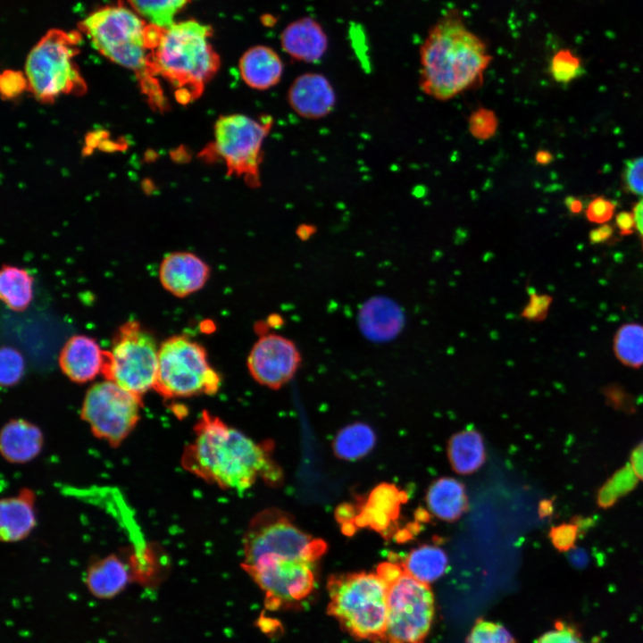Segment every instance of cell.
Wrapping results in <instances>:
<instances>
[{
    "label": "cell",
    "mask_w": 643,
    "mask_h": 643,
    "mask_svg": "<svg viewBox=\"0 0 643 643\" xmlns=\"http://www.w3.org/2000/svg\"><path fill=\"white\" fill-rule=\"evenodd\" d=\"M301 354L289 338L276 333H264L252 347L247 359L248 372L258 384L280 389L296 375Z\"/></svg>",
    "instance_id": "cell-14"
},
{
    "label": "cell",
    "mask_w": 643,
    "mask_h": 643,
    "mask_svg": "<svg viewBox=\"0 0 643 643\" xmlns=\"http://www.w3.org/2000/svg\"><path fill=\"white\" fill-rule=\"evenodd\" d=\"M633 215L636 222V230L639 232L643 248V198L633 207Z\"/></svg>",
    "instance_id": "cell-47"
},
{
    "label": "cell",
    "mask_w": 643,
    "mask_h": 643,
    "mask_svg": "<svg viewBox=\"0 0 643 643\" xmlns=\"http://www.w3.org/2000/svg\"><path fill=\"white\" fill-rule=\"evenodd\" d=\"M564 204L568 210L572 213H578L582 210V202L574 196H567Z\"/></svg>",
    "instance_id": "cell-48"
},
{
    "label": "cell",
    "mask_w": 643,
    "mask_h": 643,
    "mask_svg": "<svg viewBox=\"0 0 643 643\" xmlns=\"http://www.w3.org/2000/svg\"><path fill=\"white\" fill-rule=\"evenodd\" d=\"M159 348L154 336L137 321H128L117 330L110 350H104L101 373L143 398L154 388L158 370Z\"/></svg>",
    "instance_id": "cell-9"
},
{
    "label": "cell",
    "mask_w": 643,
    "mask_h": 643,
    "mask_svg": "<svg viewBox=\"0 0 643 643\" xmlns=\"http://www.w3.org/2000/svg\"><path fill=\"white\" fill-rule=\"evenodd\" d=\"M33 278L24 269L4 264L0 272V296L12 310L24 311L33 296Z\"/></svg>",
    "instance_id": "cell-27"
},
{
    "label": "cell",
    "mask_w": 643,
    "mask_h": 643,
    "mask_svg": "<svg viewBox=\"0 0 643 643\" xmlns=\"http://www.w3.org/2000/svg\"><path fill=\"white\" fill-rule=\"evenodd\" d=\"M213 29L195 20L174 22L163 29L152 52L154 76L164 78L175 97L187 104L196 100L221 67V58L210 42Z\"/></svg>",
    "instance_id": "cell-3"
},
{
    "label": "cell",
    "mask_w": 643,
    "mask_h": 643,
    "mask_svg": "<svg viewBox=\"0 0 643 643\" xmlns=\"http://www.w3.org/2000/svg\"><path fill=\"white\" fill-rule=\"evenodd\" d=\"M221 385V374L210 364L201 344L184 334L161 344L154 389L163 398L214 395Z\"/></svg>",
    "instance_id": "cell-8"
},
{
    "label": "cell",
    "mask_w": 643,
    "mask_h": 643,
    "mask_svg": "<svg viewBox=\"0 0 643 643\" xmlns=\"http://www.w3.org/2000/svg\"><path fill=\"white\" fill-rule=\"evenodd\" d=\"M280 45L291 58L313 63L327 51L328 38L319 22L304 17L289 23L281 32Z\"/></svg>",
    "instance_id": "cell-19"
},
{
    "label": "cell",
    "mask_w": 643,
    "mask_h": 643,
    "mask_svg": "<svg viewBox=\"0 0 643 643\" xmlns=\"http://www.w3.org/2000/svg\"><path fill=\"white\" fill-rule=\"evenodd\" d=\"M638 480L630 465L617 471L599 489L597 497L598 505L602 508L612 506L635 488Z\"/></svg>",
    "instance_id": "cell-31"
},
{
    "label": "cell",
    "mask_w": 643,
    "mask_h": 643,
    "mask_svg": "<svg viewBox=\"0 0 643 643\" xmlns=\"http://www.w3.org/2000/svg\"><path fill=\"white\" fill-rule=\"evenodd\" d=\"M357 321L366 338L373 342H388L400 334L405 318L402 308L394 300L377 296L363 304Z\"/></svg>",
    "instance_id": "cell-17"
},
{
    "label": "cell",
    "mask_w": 643,
    "mask_h": 643,
    "mask_svg": "<svg viewBox=\"0 0 643 643\" xmlns=\"http://www.w3.org/2000/svg\"><path fill=\"white\" fill-rule=\"evenodd\" d=\"M447 566V556L439 547L423 545L412 550L403 564L405 572L425 584L439 579Z\"/></svg>",
    "instance_id": "cell-26"
},
{
    "label": "cell",
    "mask_w": 643,
    "mask_h": 643,
    "mask_svg": "<svg viewBox=\"0 0 643 643\" xmlns=\"http://www.w3.org/2000/svg\"><path fill=\"white\" fill-rule=\"evenodd\" d=\"M630 467L638 479L643 480V441L631 452L630 457Z\"/></svg>",
    "instance_id": "cell-45"
},
{
    "label": "cell",
    "mask_w": 643,
    "mask_h": 643,
    "mask_svg": "<svg viewBox=\"0 0 643 643\" xmlns=\"http://www.w3.org/2000/svg\"><path fill=\"white\" fill-rule=\"evenodd\" d=\"M580 528L575 523H563L551 529L550 539L559 551H567L573 547L579 536Z\"/></svg>",
    "instance_id": "cell-38"
},
{
    "label": "cell",
    "mask_w": 643,
    "mask_h": 643,
    "mask_svg": "<svg viewBox=\"0 0 643 643\" xmlns=\"http://www.w3.org/2000/svg\"><path fill=\"white\" fill-rule=\"evenodd\" d=\"M535 643H584V640L574 623L557 620L553 628L539 636Z\"/></svg>",
    "instance_id": "cell-36"
},
{
    "label": "cell",
    "mask_w": 643,
    "mask_h": 643,
    "mask_svg": "<svg viewBox=\"0 0 643 643\" xmlns=\"http://www.w3.org/2000/svg\"><path fill=\"white\" fill-rule=\"evenodd\" d=\"M614 352L623 365L638 369L643 366V325L635 322L622 325L614 337Z\"/></svg>",
    "instance_id": "cell-29"
},
{
    "label": "cell",
    "mask_w": 643,
    "mask_h": 643,
    "mask_svg": "<svg viewBox=\"0 0 643 643\" xmlns=\"http://www.w3.org/2000/svg\"><path fill=\"white\" fill-rule=\"evenodd\" d=\"M314 563L266 556L242 564L243 569L264 593L269 609L292 606L305 600L315 587Z\"/></svg>",
    "instance_id": "cell-13"
},
{
    "label": "cell",
    "mask_w": 643,
    "mask_h": 643,
    "mask_svg": "<svg viewBox=\"0 0 643 643\" xmlns=\"http://www.w3.org/2000/svg\"><path fill=\"white\" fill-rule=\"evenodd\" d=\"M80 28L103 55L136 72L145 94L160 88L151 65L147 25L138 14L122 5L108 6L87 17Z\"/></svg>",
    "instance_id": "cell-4"
},
{
    "label": "cell",
    "mask_w": 643,
    "mask_h": 643,
    "mask_svg": "<svg viewBox=\"0 0 643 643\" xmlns=\"http://www.w3.org/2000/svg\"><path fill=\"white\" fill-rule=\"evenodd\" d=\"M104 350L88 336L71 337L59 355L63 372L72 381L83 383L93 380L102 372Z\"/></svg>",
    "instance_id": "cell-18"
},
{
    "label": "cell",
    "mask_w": 643,
    "mask_h": 643,
    "mask_svg": "<svg viewBox=\"0 0 643 643\" xmlns=\"http://www.w3.org/2000/svg\"><path fill=\"white\" fill-rule=\"evenodd\" d=\"M492 56L485 42L449 10L430 29L420 49V87L437 100H448L478 86Z\"/></svg>",
    "instance_id": "cell-2"
},
{
    "label": "cell",
    "mask_w": 643,
    "mask_h": 643,
    "mask_svg": "<svg viewBox=\"0 0 643 643\" xmlns=\"http://www.w3.org/2000/svg\"><path fill=\"white\" fill-rule=\"evenodd\" d=\"M435 615L428 584L405 572L388 585L387 624L382 643H423Z\"/></svg>",
    "instance_id": "cell-11"
},
{
    "label": "cell",
    "mask_w": 643,
    "mask_h": 643,
    "mask_svg": "<svg viewBox=\"0 0 643 643\" xmlns=\"http://www.w3.org/2000/svg\"><path fill=\"white\" fill-rule=\"evenodd\" d=\"M405 500V492H400L395 485L383 483L371 492L367 504L395 520L399 514L401 503Z\"/></svg>",
    "instance_id": "cell-33"
},
{
    "label": "cell",
    "mask_w": 643,
    "mask_h": 643,
    "mask_svg": "<svg viewBox=\"0 0 643 643\" xmlns=\"http://www.w3.org/2000/svg\"><path fill=\"white\" fill-rule=\"evenodd\" d=\"M535 296L536 302L532 300L523 314L530 319H542L543 316L547 314L551 300L550 297L547 296Z\"/></svg>",
    "instance_id": "cell-42"
},
{
    "label": "cell",
    "mask_w": 643,
    "mask_h": 643,
    "mask_svg": "<svg viewBox=\"0 0 643 643\" xmlns=\"http://www.w3.org/2000/svg\"><path fill=\"white\" fill-rule=\"evenodd\" d=\"M142 399L116 383L104 380L87 392L81 418L92 433L112 446L121 443L139 420Z\"/></svg>",
    "instance_id": "cell-12"
},
{
    "label": "cell",
    "mask_w": 643,
    "mask_h": 643,
    "mask_svg": "<svg viewBox=\"0 0 643 643\" xmlns=\"http://www.w3.org/2000/svg\"><path fill=\"white\" fill-rule=\"evenodd\" d=\"M328 613L351 636L382 643L388 614V584L376 572L332 575L327 583Z\"/></svg>",
    "instance_id": "cell-5"
},
{
    "label": "cell",
    "mask_w": 643,
    "mask_h": 643,
    "mask_svg": "<svg viewBox=\"0 0 643 643\" xmlns=\"http://www.w3.org/2000/svg\"><path fill=\"white\" fill-rule=\"evenodd\" d=\"M405 572L403 565L394 563H383L377 568V573L388 585Z\"/></svg>",
    "instance_id": "cell-43"
},
{
    "label": "cell",
    "mask_w": 643,
    "mask_h": 643,
    "mask_svg": "<svg viewBox=\"0 0 643 643\" xmlns=\"http://www.w3.org/2000/svg\"><path fill=\"white\" fill-rule=\"evenodd\" d=\"M613 233V227L605 223L590 231L589 240L592 244L604 243L612 237Z\"/></svg>",
    "instance_id": "cell-46"
},
{
    "label": "cell",
    "mask_w": 643,
    "mask_h": 643,
    "mask_svg": "<svg viewBox=\"0 0 643 643\" xmlns=\"http://www.w3.org/2000/svg\"><path fill=\"white\" fill-rule=\"evenodd\" d=\"M327 550V544L300 529L285 512L267 508L250 522L243 538L242 564L266 556L287 557L316 562Z\"/></svg>",
    "instance_id": "cell-10"
},
{
    "label": "cell",
    "mask_w": 643,
    "mask_h": 643,
    "mask_svg": "<svg viewBox=\"0 0 643 643\" xmlns=\"http://www.w3.org/2000/svg\"><path fill=\"white\" fill-rule=\"evenodd\" d=\"M210 275V266L190 252H173L165 255L159 270L163 287L177 297H185L202 289Z\"/></svg>",
    "instance_id": "cell-15"
},
{
    "label": "cell",
    "mask_w": 643,
    "mask_h": 643,
    "mask_svg": "<svg viewBox=\"0 0 643 643\" xmlns=\"http://www.w3.org/2000/svg\"><path fill=\"white\" fill-rule=\"evenodd\" d=\"M80 35L76 31L49 30L31 49L25 63L28 88L43 103L62 95L86 91L74 57Z\"/></svg>",
    "instance_id": "cell-7"
},
{
    "label": "cell",
    "mask_w": 643,
    "mask_h": 643,
    "mask_svg": "<svg viewBox=\"0 0 643 643\" xmlns=\"http://www.w3.org/2000/svg\"><path fill=\"white\" fill-rule=\"evenodd\" d=\"M26 87H28L26 77L20 71H6L1 77L2 94L7 98L16 96Z\"/></svg>",
    "instance_id": "cell-41"
},
{
    "label": "cell",
    "mask_w": 643,
    "mask_h": 643,
    "mask_svg": "<svg viewBox=\"0 0 643 643\" xmlns=\"http://www.w3.org/2000/svg\"><path fill=\"white\" fill-rule=\"evenodd\" d=\"M34 495L23 490L1 502V538L6 542L19 541L27 537L36 524Z\"/></svg>",
    "instance_id": "cell-22"
},
{
    "label": "cell",
    "mask_w": 643,
    "mask_h": 643,
    "mask_svg": "<svg viewBox=\"0 0 643 643\" xmlns=\"http://www.w3.org/2000/svg\"><path fill=\"white\" fill-rule=\"evenodd\" d=\"M615 204L603 196L592 199L587 206L586 217L595 223L605 224L614 215Z\"/></svg>",
    "instance_id": "cell-39"
},
{
    "label": "cell",
    "mask_w": 643,
    "mask_h": 643,
    "mask_svg": "<svg viewBox=\"0 0 643 643\" xmlns=\"http://www.w3.org/2000/svg\"><path fill=\"white\" fill-rule=\"evenodd\" d=\"M553 160V155L546 150L539 151L536 154V161L539 164H547Z\"/></svg>",
    "instance_id": "cell-49"
},
{
    "label": "cell",
    "mask_w": 643,
    "mask_h": 643,
    "mask_svg": "<svg viewBox=\"0 0 643 643\" xmlns=\"http://www.w3.org/2000/svg\"><path fill=\"white\" fill-rule=\"evenodd\" d=\"M452 467L461 474L477 471L485 461V448L480 434L466 430L454 435L448 446Z\"/></svg>",
    "instance_id": "cell-25"
},
{
    "label": "cell",
    "mask_w": 643,
    "mask_h": 643,
    "mask_svg": "<svg viewBox=\"0 0 643 643\" xmlns=\"http://www.w3.org/2000/svg\"><path fill=\"white\" fill-rule=\"evenodd\" d=\"M615 225L621 235H630L636 230L633 213L626 211L619 213L615 217Z\"/></svg>",
    "instance_id": "cell-44"
},
{
    "label": "cell",
    "mask_w": 643,
    "mask_h": 643,
    "mask_svg": "<svg viewBox=\"0 0 643 643\" xmlns=\"http://www.w3.org/2000/svg\"><path fill=\"white\" fill-rule=\"evenodd\" d=\"M622 178L629 192L643 196V156L626 163Z\"/></svg>",
    "instance_id": "cell-37"
},
{
    "label": "cell",
    "mask_w": 643,
    "mask_h": 643,
    "mask_svg": "<svg viewBox=\"0 0 643 643\" xmlns=\"http://www.w3.org/2000/svg\"><path fill=\"white\" fill-rule=\"evenodd\" d=\"M283 70L280 55L267 46L248 48L238 61L241 79L255 90H267L276 86L281 79Z\"/></svg>",
    "instance_id": "cell-20"
},
{
    "label": "cell",
    "mask_w": 643,
    "mask_h": 643,
    "mask_svg": "<svg viewBox=\"0 0 643 643\" xmlns=\"http://www.w3.org/2000/svg\"><path fill=\"white\" fill-rule=\"evenodd\" d=\"M42 446V432L29 422L13 420L2 429L1 453L11 463H24L30 461L38 455Z\"/></svg>",
    "instance_id": "cell-21"
},
{
    "label": "cell",
    "mask_w": 643,
    "mask_h": 643,
    "mask_svg": "<svg viewBox=\"0 0 643 643\" xmlns=\"http://www.w3.org/2000/svg\"><path fill=\"white\" fill-rule=\"evenodd\" d=\"M135 12L150 24L168 29L174 23L175 15L191 0H129Z\"/></svg>",
    "instance_id": "cell-30"
},
{
    "label": "cell",
    "mask_w": 643,
    "mask_h": 643,
    "mask_svg": "<svg viewBox=\"0 0 643 643\" xmlns=\"http://www.w3.org/2000/svg\"><path fill=\"white\" fill-rule=\"evenodd\" d=\"M129 580L126 564L117 556L104 557L93 564L86 575V585L98 598H112L123 590Z\"/></svg>",
    "instance_id": "cell-23"
},
{
    "label": "cell",
    "mask_w": 643,
    "mask_h": 643,
    "mask_svg": "<svg viewBox=\"0 0 643 643\" xmlns=\"http://www.w3.org/2000/svg\"><path fill=\"white\" fill-rule=\"evenodd\" d=\"M375 444V434L372 428L362 422H355L342 429L334 440V451L343 459L355 460L368 454Z\"/></svg>",
    "instance_id": "cell-28"
},
{
    "label": "cell",
    "mask_w": 643,
    "mask_h": 643,
    "mask_svg": "<svg viewBox=\"0 0 643 643\" xmlns=\"http://www.w3.org/2000/svg\"><path fill=\"white\" fill-rule=\"evenodd\" d=\"M271 442H256L218 416L203 411L186 446L184 468L221 489L242 491L259 480L271 485L282 480Z\"/></svg>",
    "instance_id": "cell-1"
},
{
    "label": "cell",
    "mask_w": 643,
    "mask_h": 643,
    "mask_svg": "<svg viewBox=\"0 0 643 643\" xmlns=\"http://www.w3.org/2000/svg\"><path fill=\"white\" fill-rule=\"evenodd\" d=\"M549 71L552 78L562 84L570 83L584 73L581 60L569 49H561L553 55Z\"/></svg>",
    "instance_id": "cell-32"
},
{
    "label": "cell",
    "mask_w": 643,
    "mask_h": 643,
    "mask_svg": "<svg viewBox=\"0 0 643 643\" xmlns=\"http://www.w3.org/2000/svg\"><path fill=\"white\" fill-rule=\"evenodd\" d=\"M287 99L297 115L316 120L332 112L336 104V93L325 76L317 72H306L292 82Z\"/></svg>",
    "instance_id": "cell-16"
},
{
    "label": "cell",
    "mask_w": 643,
    "mask_h": 643,
    "mask_svg": "<svg viewBox=\"0 0 643 643\" xmlns=\"http://www.w3.org/2000/svg\"><path fill=\"white\" fill-rule=\"evenodd\" d=\"M466 643H516V641L502 624L479 619L468 635Z\"/></svg>",
    "instance_id": "cell-34"
},
{
    "label": "cell",
    "mask_w": 643,
    "mask_h": 643,
    "mask_svg": "<svg viewBox=\"0 0 643 643\" xmlns=\"http://www.w3.org/2000/svg\"><path fill=\"white\" fill-rule=\"evenodd\" d=\"M272 126L271 116L252 117L244 113L219 116L214 122L213 140L201 156L220 160L228 176L242 179L251 188L260 186L263 144Z\"/></svg>",
    "instance_id": "cell-6"
},
{
    "label": "cell",
    "mask_w": 643,
    "mask_h": 643,
    "mask_svg": "<svg viewBox=\"0 0 643 643\" xmlns=\"http://www.w3.org/2000/svg\"><path fill=\"white\" fill-rule=\"evenodd\" d=\"M0 361L1 385L3 387H11L18 383L24 372V360L21 354L11 347H3Z\"/></svg>",
    "instance_id": "cell-35"
},
{
    "label": "cell",
    "mask_w": 643,
    "mask_h": 643,
    "mask_svg": "<svg viewBox=\"0 0 643 643\" xmlns=\"http://www.w3.org/2000/svg\"><path fill=\"white\" fill-rule=\"evenodd\" d=\"M427 503L430 510L439 519L455 521L467 508L463 485L452 478H441L429 489Z\"/></svg>",
    "instance_id": "cell-24"
},
{
    "label": "cell",
    "mask_w": 643,
    "mask_h": 643,
    "mask_svg": "<svg viewBox=\"0 0 643 643\" xmlns=\"http://www.w3.org/2000/svg\"><path fill=\"white\" fill-rule=\"evenodd\" d=\"M472 132L478 138H486L496 129V121L492 113L485 110H478L471 117Z\"/></svg>",
    "instance_id": "cell-40"
}]
</instances>
